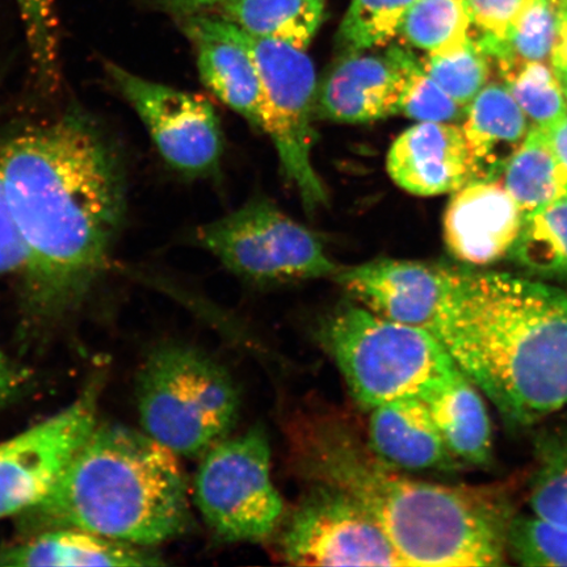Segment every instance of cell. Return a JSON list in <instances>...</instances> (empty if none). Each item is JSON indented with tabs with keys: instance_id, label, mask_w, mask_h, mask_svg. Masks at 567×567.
Here are the masks:
<instances>
[{
	"instance_id": "1",
	"label": "cell",
	"mask_w": 567,
	"mask_h": 567,
	"mask_svg": "<svg viewBox=\"0 0 567 567\" xmlns=\"http://www.w3.org/2000/svg\"><path fill=\"white\" fill-rule=\"evenodd\" d=\"M0 168L23 246L28 307L59 316L109 266L125 213L122 163L95 123L70 111L0 145Z\"/></svg>"
},
{
	"instance_id": "2",
	"label": "cell",
	"mask_w": 567,
	"mask_h": 567,
	"mask_svg": "<svg viewBox=\"0 0 567 567\" xmlns=\"http://www.w3.org/2000/svg\"><path fill=\"white\" fill-rule=\"evenodd\" d=\"M434 336L509 427L567 408V290L456 269Z\"/></svg>"
},
{
	"instance_id": "3",
	"label": "cell",
	"mask_w": 567,
	"mask_h": 567,
	"mask_svg": "<svg viewBox=\"0 0 567 567\" xmlns=\"http://www.w3.org/2000/svg\"><path fill=\"white\" fill-rule=\"evenodd\" d=\"M177 458L142 430L96 423L51 491L19 515L21 529L75 528L142 548L172 542L193 527Z\"/></svg>"
},
{
	"instance_id": "4",
	"label": "cell",
	"mask_w": 567,
	"mask_h": 567,
	"mask_svg": "<svg viewBox=\"0 0 567 567\" xmlns=\"http://www.w3.org/2000/svg\"><path fill=\"white\" fill-rule=\"evenodd\" d=\"M338 485L380 524L405 566H502L512 517L491 496L402 476L372 453L346 460Z\"/></svg>"
},
{
	"instance_id": "5",
	"label": "cell",
	"mask_w": 567,
	"mask_h": 567,
	"mask_svg": "<svg viewBox=\"0 0 567 567\" xmlns=\"http://www.w3.org/2000/svg\"><path fill=\"white\" fill-rule=\"evenodd\" d=\"M316 336L354 401L370 410L396 400L425 401L460 371L430 331L388 321L354 301L326 316Z\"/></svg>"
},
{
	"instance_id": "6",
	"label": "cell",
	"mask_w": 567,
	"mask_h": 567,
	"mask_svg": "<svg viewBox=\"0 0 567 567\" xmlns=\"http://www.w3.org/2000/svg\"><path fill=\"white\" fill-rule=\"evenodd\" d=\"M142 431L176 457L200 458L236 427L240 395L226 368L197 347L155 349L137 379Z\"/></svg>"
},
{
	"instance_id": "7",
	"label": "cell",
	"mask_w": 567,
	"mask_h": 567,
	"mask_svg": "<svg viewBox=\"0 0 567 567\" xmlns=\"http://www.w3.org/2000/svg\"><path fill=\"white\" fill-rule=\"evenodd\" d=\"M213 19L251 55L260 80V130L271 137L305 207L316 210L328 203V194L311 161L318 90L313 62L307 51L247 33L221 17Z\"/></svg>"
},
{
	"instance_id": "8",
	"label": "cell",
	"mask_w": 567,
	"mask_h": 567,
	"mask_svg": "<svg viewBox=\"0 0 567 567\" xmlns=\"http://www.w3.org/2000/svg\"><path fill=\"white\" fill-rule=\"evenodd\" d=\"M200 460L193 499L213 535L225 543H259L279 529L284 502L264 427L225 437Z\"/></svg>"
},
{
	"instance_id": "9",
	"label": "cell",
	"mask_w": 567,
	"mask_h": 567,
	"mask_svg": "<svg viewBox=\"0 0 567 567\" xmlns=\"http://www.w3.org/2000/svg\"><path fill=\"white\" fill-rule=\"evenodd\" d=\"M197 239L230 272L251 282L332 278L340 268L313 231L264 198L204 225Z\"/></svg>"
},
{
	"instance_id": "10",
	"label": "cell",
	"mask_w": 567,
	"mask_h": 567,
	"mask_svg": "<svg viewBox=\"0 0 567 567\" xmlns=\"http://www.w3.org/2000/svg\"><path fill=\"white\" fill-rule=\"evenodd\" d=\"M281 557L305 566H405L385 532L351 495L317 484L290 515Z\"/></svg>"
},
{
	"instance_id": "11",
	"label": "cell",
	"mask_w": 567,
	"mask_h": 567,
	"mask_svg": "<svg viewBox=\"0 0 567 567\" xmlns=\"http://www.w3.org/2000/svg\"><path fill=\"white\" fill-rule=\"evenodd\" d=\"M105 68L169 166L194 176L217 168L224 148L223 132L207 99L145 80L115 63H106Z\"/></svg>"
},
{
	"instance_id": "12",
	"label": "cell",
	"mask_w": 567,
	"mask_h": 567,
	"mask_svg": "<svg viewBox=\"0 0 567 567\" xmlns=\"http://www.w3.org/2000/svg\"><path fill=\"white\" fill-rule=\"evenodd\" d=\"M97 389L92 385L60 413L0 443V519L25 513L51 491L97 423Z\"/></svg>"
},
{
	"instance_id": "13",
	"label": "cell",
	"mask_w": 567,
	"mask_h": 567,
	"mask_svg": "<svg viewBox=\"0 0 567 567\" xmlns=\"http://www.w3.org/2000/svg\"><path fill=\"white\" fill-rule=\"evenodd\" d=\"M455 274L421 261L382 258L340 267L332 279L372 313L434 334Z\"/></svg>"
},
{
	"instance_id": "14",
	"label": "cell",
	"mask_w": 567,
	"mask_h": 567,
	"mask_svg": "<svg viewBox=\"0 0 567 567\" xmlns=\"http://www.w3.org/2000/svg\"><path fill=\"white\" fill-rule=\"evenodd\" d=\"M524 217L501 182H471L456 190L446 208L445 244L464 264L492 265L513 251Z\"/></svg>"
},
{
	"instance_id": "15",
	"label": "cell",
	"mask_w": 567,
	"mask_h": 567,
	"mask_svg": "<svg viewBox=\"0 0 567 567\" xmlns=\"http://www.w3.org/2000/svg\"><path fill=\"white\" fill-rule=\"evenodd\" d=\"M388 173L416 196H436L477 181V167L463 130L450 123H417L393 142Z\"/></svg>"
},
{
	"instance_id": "16",
	"label": "cell",
	"mask_w": 567,
	"mask_h": 567,
	"mask_svg": "<svg viewBox=\"0 0 567 567\" xmlns=\"http://www.w3.org/2000/svg\"><path fill=\"white\" fill-rule=\"evenodd\" d=\"M401 89V69L389 51L346 53L318 86L316 116L339 124L379 122L396 115Z\"/></svg>"
},
{
	"instance_id": "17",
	"label": "cell",
	"mask_w": 567,
	"mask_h": 567,
	"mask_svg": "<svg viewBox=\"0 0 567 567\" xmlns=\"http://www.w3.org/2000/svg\"><path fill=\"white\" fill-rule=\"evenodd\" d=\"M368 446L393 470L455 472L461 464L444 443L423 400L405 399L371 409Z\"/></svg>"
},
{
	"instance_id": "18",
	"label": "cell",
	"mask_w": 567,
	"mask_h": 567,
	"mask_svg": "<svg viewBox=\"0 0 567 567\" xmlns=\"http://www.w3.org/2000/svg\"><path fill=\"white\" fill-rule=\"evenodd\" d=\"M184 31L195 42L205 86L248 123L260 127V80L251 55L219 30L210 16L187 18Z\"/></svg>"
},
{
	"instance_id": "19",
	"label": "cell",
	"mask_w": 567,
	"mask_h": 567,
	"mask_svg": "<svg viewBox=\"0 0 567 567\" xmlns=\"http://www.w3.org/2000/svg\"><path fill=\"white\" fill-rule=\"evenodd\" d=\"M151 548L112 540L75 528H52L28 536L23 543L0 548V566H155Z\"/></svg>"
},
{
	"instance_id": "20",
	"label": "cell",
	"mask_w": 567,
	"mask_h": 567,
	"mask_svg": "<svg viewBox=\"0 0 567 567\" xmlns=\"http://www.w3.org/2000/svg\"><path fill=\"white\" fill-rule=\"evenodd\" d=\"M477 181H493L529 133L528 118L503 83H488L467 105L463 127Z\"/></svg>"
},
{
	"instance_id": "21",
	"label": "cell",
	"mask_w": 567,
	"mask_h": 567,
	"mask_svg": "<svg viewBox=\"0 0 567 567\" xmlns=\"http://www.w3.org/2000/svg\"><path fill=\"white\" fill-rule=\"evenodd\" d=\"M460 464L486 466L492 463L491 416L477 386L458 371L449 384L424 401Z\"/></svg>"
},
{
	"instance_id": "22",
	"label": "cell",
	"mask_w": 567,
	"mask_h": 567,
	"mask_svg": "<svg viewBox=\"0 0 567 567\" xmlns=\"http://www.w3.org/2000/svg\"><path fill=\"white\" fill-rule=\"evenodd\" d=\"M219 16L258 38L307 51L322 24L323 0H228Z\"/></svg>"
},
{
	"instance_id": "23",
	"label": "cell",
	"mask_w": 567,
	"mask_h": 567,
	"mask_svg": "<svg viewBox=\"0 0 567 567\" xmlns=\"http://www.w3.org/2000/svg\"><path fill=\"white\" fill-rule=\"evenodd\" d=\"M502 175L503 186L524 216L567 197V167L540 127H532L527 138L503 167Z\"/></svg>"
},
{
	"instance_id": "24",
	"label": "cell",
	"mask_w": 567,
	"mask_h": 567,
	"mask_svg": "<svg viewBox=\"0 0 567 567\" xmlns=\"http://www.w3.org/2000/svg\"><path fill=\"white\" fill-rule=\"evenodd\" d=\"M558 24V0H534L505 38L481 35L477 42L503 74L524 63L550 62Z\"/></svg>"
},
{
	"instance_id": "25",
	"label": "cell",
	"mask_w": 567,
	"mask_h": 567,
	"mask_svg": "<svg viewBox=\"0 0 567 567\" xmlns=\"http://www.w3.org/2000/svg\"><path fill=\"white\" fill-rule=\"evenodd\" d=\"M517 264L545 278H567V197L524 217L513 248Z\"/></svg>"
},
{
	"instance_id": "26",
	"label": "cell",
	"mask_w": 567,
	"mask_h": 567,
	"mask_svg": "<svg viewBox=\"0 0 567 567\" xmlns=\"http://www.w3.org/2000/svg\"><path fill=\"white\" fill-rule=\"evenodd\" d=\"M471 25L465 0H415L399 35L420 51L441 54L463 47L471 39Z\"/></svg>"
},
{
	"instance_id": "27",
	"label": "cell",
	"mask_w": 567,
	"mask_h": 567,
	"mask_svg": "<svg viewBox=\"0 0 567 567\" xmlns=\"http://www.w3.org/2000/svg\"><path fill=\"white\" fill-rule=\"evenodd\" d=\"M501 76L503 84L534 126L547 130L567 116L563 83L551 63H524Z\"/></svg>"
},
{
	"instance_id": "28",
	"label": "cell",
	"mask_w": 567,
	"mask_h": 567,
	"mask_svg": "<svg viewBox=\"0 0 567 567\" xmlns=\"http://www.w3.org/2000/svg\"><path fill=\"white\" fill-rule=\"evenodd\" d=\"M415 0H351L338 31L343 54L368 52L388 45Z\"/></svg>"
},
{
	"instance_id": "29",
	"label": "cell",
	"mask_w": 567,
	"mask_h": 567,
	"mask_svg": "<svg viewBox=\"0 0 567 567\" xmlns=\"http://www.w3.org/2000/svg\"><path fill=\"white\" fill-rule=\"evenodd\" d=\"M389 52L399 63L402 74L396 115L416 120L417 123H451L460 117L465 106L453 101L432 80L424 70L421 59L402 47H390Z\"/></svg>"
},
{
	"instance_id": "30",
	"label": "cell",
	"mask_w": 567,
	"mask_h": 567,
	"mask_svg": "<svg viewBox=\"0 0 567 567\" xmlns=\"http://www.w3.org/2000/svg\"><path fill=\"white\" fill-rule=\"evenodd\" d=\"M427 74L460 105H470L492 74V60L472 38L455 51L422 59Z\"/></svg>"
},
{
	"instance_id": "31",
	"label": "cell",
	"mask_w": 567,
	"mask_h": 567,
	"mask_svg": "<svg viewBox=\"0 0 567 567\" xmlns=\"http://www.w3.org/2000/svg\"><path fill=\"white\" fill-rule=\"evenodd\" d=\"M35 76L42 89L59 87L60 39L55 0H17Z\"/></svg>"
},
{
	"instance_id": "32",
	"label": "cell",
	"mask_w": 567,
	"mask_h": 567,
	"mask_svg": "<svg viewBox=\"0 0 567 567\" xmlns=\"http://www.w3.org/2000/svg\"><path fill=\"white\" fill-rule=\"evenodd\" d=\"M507 555L523 566L567 567V527L543 517H514L507 530Z\"/></svg>"
},
{
	"instance_id": "33",
	"label": "cell",
	"mask_w": 567,
	"mask_h": 567,
	"mask_svg": "<svg viewBox=\"0 0 567 567\" xmlns=\"http://www.w3.org/2000/svg\"><path fill=\"white\" fill-rule=\"evenodd\" d=\"M540 455L529 506L536 516L567 527V437L545 439Z\"/></svg>"
},
{
	"instance_id": "34",
	"label": "cell",
	"mask_w": 567,
	"mask_h": 567,
	"mask_svg": "<svg viewBox=\"0 0 567 567\" xmlns=\"http://www.w3.org/2000/svg\"><path fill=\"white\" fill-rule=\"evenodd\" d=\"M534 0H465L472 24L482 35L502 39Z\"/></svg>"
},
{
	"instance_id": "35",
	"label": "cell",
	"mask_w": 567,
	"mask_h": 567,
	"mask_svg": "<svg viewBox=\"0 0 567 567\" xmlns=\"http://www.w3.org/2000/svg\"><path fill=\"white\" fill-rule=\"evenodd\" d=\"M24 266V251L7 200L0 168V276L18 272Z\"/></svg>"
},
{
	"instance_id": "36",
	"label": "cell",
	"mask_w": 567,
	"mask_h": 567,
	"mask_svg": "<svg viewBox=\"0 0 567 567\" xmlns=\"http://www.w3.org/2000/svg\"><path fill=\"white\" fill-rule=\"evenodd\" d=\"M228 0H155L161 9L179 18H190L204 11L216 9Z\"/></svg>"
},
{
	"instance_id": "37",
	"label": "cell",
	"mask_w": 567,
	"mask_h": 567,
	"mask_svg": "<svg viewBox=\"0 0 567 567\" xmlns=\"http://www.w3.org/2000/svg\"><path fill=\"white\" fill-rule=\"evenodd\" d=\"M23 378L0 350V408L6 405L19 392Z\"/></svg>"
},
{
	"instance_id": "38",
	"label": "cell",
	"mask_w": 567,
	"mask_h": 567,
	"mask_svg": "<svg viewBox=\"0 0 567 567\" xmlns=\"http://www.w3.org/2000/svg\"><path fill=\"white\" fill-rule=\"evenodd\" d=\"M550 63L557 73H567V9L563 7H559L558 33Z\"/></svg>"
},
{
	"instance_id": "39",
	"label": "cell",
	"mask_w": 567,
	"mask_h": 567,
	"mask_svg": "<svg viewBox=\"0 0 567 567\" xmlns=\"http://www.w3.org/2000/svg\"><path fill=\"white\" fill-rule=\"evenodd\" d=\"M543 131L553 151L567 167V116Z\"/></svg>"
},
{
	"instance_id": "40",
	"label": "cell",
	"mask_w": 567,
	"mask_h": 567,
	"mask_svg": "<svg viewBox=\"0 0 567 567\" xmlns=\"http://www.w3.org/2000/svg\"><path fill=\"white\" fill-rule=\"evenodd\" d=\"M557 74L559 76V80H561L563 87L565 91L566 101H567V73H557Z\"/></svg>"
},
{
	"instance_id": "41",
	"label": "cell",
	"mask_w": 567,
	"mask_h": 567,
	"mask_svg": "<svg viewBox=\"0 0 567 567\" xmlns=\"http://www.w3.org/2000/svg\"><path fill=\"white\" fill-rule=\"evenodd\" d=\"M559 7H563V9H567V0H558Z\"/></svg>"
}]
</instances>
